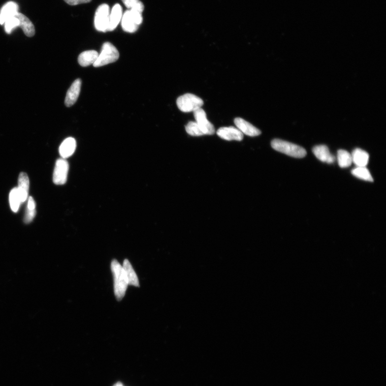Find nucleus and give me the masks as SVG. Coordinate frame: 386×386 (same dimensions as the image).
<instances>
[{
  "mask_svg": "<svg viewBox=\"0 0 386 386\" xmlns=\"http://www.w3.org/2000/svg\"><path fill=\"white\" fill-rule=\"evenodd\" d=\"M76 148V142L74 138H66L60 145L59 153L64 159L69 158L75 152Z\"/></svg>",
  "mask_w": 386,
  "mask_h": 386,
  "instance_id": "obj_14",
  "label": "nucleus"
},
{
  "mask_svg": "<svg viewBox=\"0 0 386 386\" xmlns=\"http://www.w3.org/2000/svg\"><path fill=\"white\" fill-rule=\"evenodd\" d=\"M119 58V53L117 48L106 42L102 45L101 52L93 65L95 67H102L117 62Z\"/></svg>",
  "mask_w": 386,
  "mask_h": 386,
  "instance_id": "obj_3",
  "label": "nucleus"
},
{
  "mask_svg": "<svg viewBox=\"0 0 386 386\" xmlns=\"http://www.w3.org/2000/svg\"><path fill=\"white\" fill-rule=\"evenodd\" d=\"M27 208L29 209H35V202L34 199L32 196L29 197Z\"/></svg>",
  "mask_w": 386,
  "mask_h": 386,
  "instance_id": "obj_29",
  "label": "nucleus"
},
{
  "mask_svg": "<svg viewBox=\"0 0 386 386\" xmlns=\"http://www.w3.org/2000/svg\"><path fill=\"white\" fill-rule=\"evenodd\" d=\"M35 215V209H29L27 208L26 215L24 216V223H26V224H29V223H31L34 219Z\"/></svg>",
  "mask_w": 386,
  "mask_h": 386,
  "instance_id": "obj_26",
  "label": "nucleus"
},
{
  "mask_svg": "<svg viewBox=\"0 0 386 386\" xmlns=\"http://www.w3.org/2000/svg\"><path fill=\"white\" fill-rule=\"evenodd\" d=\"M139 0H122L127 8L130 9Z\"/></svg>",
  "mask_w": 386,
  "mask_h": 386,
  "instance_id": "obj_28",
  "label": "nucleus"
},
{
  "mask_svg": "<svg viewBox=\"0 0 386 386\" xmlns=\"http://www.w3.org/2000/svg\"><path fill=\"white\" fill-rule=\"evenodd\" d=\"M271 147L277 152L285 154L294 158L301 159L306 156V151L303 147L280 139H274L271 143Z\"/></svg>",
  "mask_w": 386,
  "mask_h": 386,
  "instance_id": "obj_2",
  "label": "nucleus"
},
{
  "mask_svg": "<svg viewBox=\"0 0 386 386\" xmlns=\"http://www.w3.org/2000/svg\"><path fill=\"white\" fill-rule=\"evenodd\" d=\"M81 85L82 81L80 79L76 80L71 84L65 96L66 106L70 107L75 103L80 94Z\"/></svg>",
  "mask_w": 386,
  "mask_h": 386,
  "instance_id": "obj_12",
  "label": "nucleus"
},
{
  "mask_svg": "<svg viewBox=\"0 0 386 386\" xmlns=\"http://www.w3.org/2000/svg\"><path fill=\"white\" fill-rule=\"evenodd\" d=\"M186 130L189 135L193 136L204 135L203 131L196 122H189L186 126Z\"/></svg>",
  "mask_w": 386,
  "mask_h": 386,
  "instance_id": "obj_24",
  "label": "nucleus"
},
{
  "mask_svg": "<svg viewBox=\"0 0 386 386\" xmlns=\"http://www.w3.org/2000/svg\"><path fill=\"white\" fill-rule=\"evenodd\" d=\"M20 24V20L16 15L10 18L4 24L5 32L7 34H10L15 29L19 27Z\"/></svg>",
  "mask_w": 386,
  "mask_h": 386,
  "instance_id": "obj_25",
  "label": "nucleus"
},
{
  "mask_svg": "<svg viewBox=\"0 0 386 386\" xmlns=\"http://www.w3.org/2000/svg\"><path fill=\"white\" fill-rule=\"evenodd\" d=\"M113 386H123V385L120 382H119L116 384L115 385H114Z\"/></svg>",
  "mask_w": 386,
  "mask_h": 386,
  "instance_id": "obj_30",
  "label": "nucleus"
},
{
  "mask_svg": "<svg viewBox=\"0 0 386 386\" xmlns=\"http://www.w3.org/2000/svg\"><path fill=\"white\" fill-rule=\"evenodd\" d=\"M234 122L237 129L246 135L255 137L260 135L261 133L260 130L242 118H237L234 119Z\"/></svg>",
  "mask_w": 386,
  "mask_h": 386,
  "instance_id": "obj_10",
  "label": "nucleus"
},
{
  "mask_svg": "<svg viewBox=\"0 0 386 386\" xmlns=\"http://www.w3.org/2000/svg\"><path fill=\"white\" fill-rule=\"evenodd\" d=\"M64 1L69 5H76L78 4L90 2L92 1V0H64Z\"/></svg>",
  "mask_w": 386,
  "mask_h": 386,
  "instance_id": "obj_27",
  "label": "nucleus"
},
{
  "mask_svg": "<svg viewBox=\"0 0 386 386\" xmlns=\"http://www.w3.org/2000/svg\"><path fill=\"white\" fill-rule=\"evenodd\" d=\"M16 16L20 20L19 27L22 29L24 34L27 37H33L35 34V28L32 22L29 19L28 17L22 13H18Z\"/></svg>",
  "mask_w": 386,
  "mask_h": 386,
  "instance_id": "obj_17",
  "label": "nucleus"
},
{
  "mask_svg": "<svg viewBox=\"0 0 386 386\" xmlns=\"http://www.w3.org/2000/svg\"><path fill=\"white\" fill-rule=\"evenodd\" d=\"M123 267L127 279H128L129 285L133 286L136 287H139V281H138L137 276L133 268H132L131 264L128 260V259H126V260H124Z\"/></svg>",
  "mask_w": 386,
  "mask_h": 386,
  "instance_id": "obj_19",
  "label": "nucleus"
},
{
  "mask_svg": "<svg viewBox=\"0 0 386 386\" xmlns=\"http://www.w3.org/2000/svg\"><path fill=\"white\" fill-rule=\"evenodd\" d=\"M68 171V161L64 159L58 160L53 172V183L58 185L65 184L67 180Z\"/></svg>",
  "mask_w": 386,
  "mask_h": 386,
  "instance_id": "obj_6",
  "label": "nucleus"
},
{
  "mask_svg": "<svg viewBox=\"0 0 386 386\" xmlns=\"http://www.w3.org/2000/svg\"><path fill=\"white\" fill-rule=\"evenodd\" d=\"M217 134L222 139L227 141H241L243 139V134L238 129L233 127L221 128L217 131Z\"/></svg>",
  "mask_w": 386,
  "mask_h": 386,
  "instance_id": "obj_9",
  "label": "nucleus"
},
{
  "mask_svg": "<svg viewBox=\"0 0 386 386\" xmlns=\"http://www.w3.org/2000/svg\"><path fill=\"white\" fill-rule=\"evenodd\" d=\"M121 22L124 31L126 32L134 33L137 31L140 26L135 16L130 10L125 12Z\"/></svg>",
  "mask_w": 386,
  "mask_h": 386,
  "instance_id": "obj_8",
  "label": "nucleus"
},
{
  "mask_svg": "<svg viewBox=\"0 0 386 386\" xmlns=\"http://www.w3.org/2000/svg\"><path fill=\"white\" fill-rule=\"evenodd\" d=\"M196 123L200 127L204 135H213L215 129L214 125L209 122L207 114L202 108L194 112Z\"/></svg>",
  "mask_w": 386,
  "mask_h": 386,
  "instance_id": "obj_7",
  "label": "nucleus"
},
{
  "mask_svg": "<svg viewBox=\"0 0 386 386\" xmlns=\"http://www.w3.org/2000/svg\"><path fill=\"white\" fill-rule=\"evenodd\" d=\"M123 8L119 4L113 6L110 14L109 26L108 32H112L119 25L123 17Z\"/></svg>",
  "mask_w": 386,
  "mask_h": 386,
  "instance_id": "obj_15",
  "label": "nucleus"
},
{
  "mask_svg": "<svg viewBox=\"0 0 386 386\" xmlns=\"http://www.w3.org/2000/svg\"><path fill=\"white\" fill-rule=\"evenodd\" d=\"M29 179L27 173L21 172L19 177V186L17 190L21 197V202L24 203L28 198L29 191Z\"/></svg>",
  "mask_w": 386,
  "mask_h": 386,
  "instance_id": "obj_16",
  "label": "nucleus"
},
{
  "mask_svg": "<svg viewBox=\"0 0 386 386\" xmlns=\"http://www.w3.org/2000/svg\"><path fill=\"white\" fill-rule=\"evenodd\" d=\"M203 100L194 94H186L181 96L177 100L179 109L183 112H194L201 108Z\"/></svg>",
  "mask_w": 386,
  "mask_h": 386,
  "instance_id": "obj_4",
  "label": "nucleus"
},
{
  "mask_svg": "<svg viewBox=\"0 0 386 386\" xmlns=\"http://www.w3.org/2000/svg\"><path fill=\"white\" fill-rule=\"evenodd\" d=\"M352 173L354 177L359 179L367 181V182H373L371 174L366 167H357L352 170Z\"/></svg>",
  "mask_w": 386,
  "mask_h": 386,
  "instance_id": "obj_23",
  "label": "nucleus"
},
{
  "mask_svg": "<svg viewBox=\"0 0 386 386\" xmlns=\"http://www.w3.org/2000/svg\"><path fill=\"white\" fill-rule=\"evenodd\" d=\"M98 56V53L94 50L84 51L78 57V62L82 67H88L90 65L94 64Z\"/></svg>",
  "mask_w": 386,
  "mask_h": 386,
  "instance_id": "obj_20",
  "label": "nucleus"
},
{
  "mask_svg": "<svg viewBox=\"0 0 386 386\" xmlns=\"http://www.w3.org/2000/svg\"><path fill=\"white\" fill-rule=\"evenodd\" d=\"M110 7L107 4H102L96 9L95 16V27L97 31L108 32L110 21Z\"/></svg>",
  "mask_w": 386,
  "mask_h": 386,
  "instance_id": "obj_5",
  "label": "nucleus"
},
{
  "mask_svg": "<svg viewBox=\"0 0 386 386\" xmlns=\"http://www.w3.org/2000/svg\"><path fill=\"white\" fill-rule=\"evenodd\" d=\"M19 4L15 2L9 1L4 4L0 10V24L3 25L6 21L19 13Z\"/></svg>",
  "mask_w": 386,
  "mask_h": 386,
  "instance_id": "obj_11",
  "label": "nucleus"
},
{
  "mask_svg": "<svg viewBox=\"0 0 386 386\" xmlns=\"http://www.w3.org/2000/svg\"><path fill=\"white\" fill-rule=\"evenodd\" d=\"M9 202L12 211L14 213H17L19 211L20 204L22 203L19 193L17 188L11 191L9 194Z\"/></svg>",
  "mask_w": 386,
  "mask_h": 386,
  "instance_id": "obj_22",
  "label": "nucleus"
},
{
  "mask_svg": "<svg viewBox=\"0 0 386 386\" xmlns=\"http://www.w3.org/2000/svg\"><path fill=\"white\" fill-rule=\"evenodd\" d=\"M111 269L114 278V291L116 297L121 301L124 297L129 283L124 270L117 260L111 262Z\"/></svg>",
  "mask_w": 386,
  "mask_h": 386,
  "instance_id": "obj_1",
  "label": "nucleus"
},
{
  "mask_svg": "<svg viewBox=\"0 0 386 386\" xmlns=\"http://www.w3.org/2000/svg\"><path fill=\"white\" fill-rule=\"evenodd\" d=\"M313 153L319 160L326 163H333L335 161V157L330 153L328 147L325 145H319L314 147Z\"/></svg>",
  "mask_w": 386,
  "mask_h": 386,
  "instance_id": "obj_13",
  "label": "nucleus"
},
{
  "mask_svg": "<svg viewBox=\"0 0 386 386\" xmlns=\"http://www.w3.org/2000/svg\"><path fill=\"white\" fill-rule=\"evenodd\" d=\"M353 162L357 167H366L369 161V155L361 149H355L352 154Z\"/></svg>",
  "mask_w": 386,
  "mask_h": 386,
  "instance_id": "obj_18",
  "label": "nucleus"
},
{
  "mask_svg": "<svg viewBox=\"0 0 386 386\" xmlns=\"http://www.w3.org/2000/svg\"><path fill=\"white\" fill-rule=\"evenodd\" d=\"M337 159L338 163L342 168L351 166L353 163L352 154L345 150H338Z\"/></svg>",
  "mask_w": 386,
  "mask_h": 386,
  "instance_id": "obj_21",
  "label": "nucleus"
}]
</instances>
